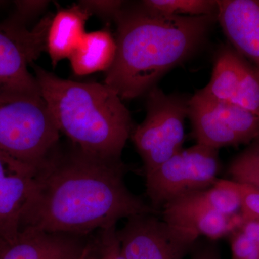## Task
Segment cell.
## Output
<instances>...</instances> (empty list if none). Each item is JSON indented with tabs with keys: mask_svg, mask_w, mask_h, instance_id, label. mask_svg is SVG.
Wrapping results in <instances>:
<instances>
[{
	"mask_svg": "<svg viewBox=\"0 0 259 259\" xmlns=\"http://www.w3.org/2000/svg\"><path fill=\"white\" fill-rule=\"evenodd\" d=\"M129 171L122 160L91 156L72 145L63 150L59 145L35 173L20 230L89 238L123 218L157 214L127 188L125 176Z\"/></svg>",
	"mask_w": 259,
	"mask_h": 259,
	"instance_id": "obj_1",
	"label": "cell"
},
{
	"mask_svg": "<svg viewBox=\"0 0 259 259\" xmlns=\"http://www.w3.org/2000/svg\"><path fill=\"white\" fill-rule=\"evenodd\" d=\"M217 15L172 16L142 5L115 19L117 51L104 83L121 100L146 95L168 71L202 48Z\"/></svg>",
	"mask_w": 259,
	"mask_h": 259,
	"instance_id": "obj_2",
	"label": "cell"
},
{
	"mask_svg": "<svg viewBox=\"0 0 259 259\" xmlns=\"http://www.w3.org/2000/svg\"><path fill=\"white\" fill-rule=\"evenodd\" d=\"M40 95L58 129L83 153L121 160L133 130L131 113L105 83L61 79L35 67Z\"/></svg>",
	"mask_w": 259,
	"mask_h": 259,
	"instance_id": "obj_3",
	"label": "cell"
},
{
	"mask_svg": "<svg viewBox=\"0 0 259 259\" xmlns=\"http://www.w3.org/2000/svg\"><path fill=\"white\" fill-rule=\"evenodd\" d=\"M60 134L41 95L0 101V151L35 171L59 147Z\"/></svg>",
	"mask_w": 259,
	"mask_h": 259,
	"instance_id": "obj_4",
	"label": "cell"
},
{
	"mask_svg": "<svg viewBox=\"0 0 259 259\" xmlns=\"http://www.w3.org/2000/svg\"><path fill=\"white\" fill-rule=\"evenodd\" d=\"M146 95V118L131 136L142 159L144 176L183 149L190 100L182 95H166L157 87Z\"/></svg>",
	"mask_w": 259,
	"mask_h": 259,
	"instance_id": "obj_5",
	"label": "cell"
},
{
	"mask_svg": "<svg viewBox=\"0 0 259 259\" xmlns=\"http://www.w3.org/2000/svg\"><path fill=\"white\" fill-rule=\"evenodd\" d=\"M221 168L218 149L199 144L182 149L145 176L151 207L161 212L172 201L212 187Z\"/></svg>",
	"mask_w": 259,
	"mask_h": 259,
	"instance_id": "obj_6",
	"label": "cell"
},
{
	"mask_svg": "<svg viewBox=\"0 0 259 259\" xmlns=\"http://www.w3.org/2000/svg\"><path fill=\"white\" fill-rule=\"evenodd\" d=\"M52 14L31 29L12 18L0 23V101L40 95L28 65L46 51V37Z\"/></svg>",
	"mask_w": 259,
	"mask_h": 259,
	"instance_id": "obj_7",
	"label": "cell"
},
{
	"mask_svg": "<svg viewBox=\"0 0 259 259\" xmlns=\"http://www.w3.org/2000/svg\"><path fill=\"white\" fill-rule=\"evenodd\" d=\"M188 117L197 144L219 148L250 144L259 137V116L232 102L197 92L189 100Z\"/></svg>",
	"mask_w": 259,
	"mask_h": 259,
	"instance_id": "obj_8",
	"label": "cell"
},
{
	"mask_svg": "<svg viewBox=\"0 0 259 259\" xmlns=\"http://www.w3.org/2000/svg\"><path fill=\"white\" fill-rule=\"evenodd\" d=\"M117 235L126 259H184L199 238L156 214L127 218L122 228L117 230Z\"/></svg>",
	"mask_w": 259,
	"mask_h": 259,
	"instance_id": "obj_9",
	"label": "cell"
},
{
	"mask_svg": "<svg viewBox=\"0 0 259 259\" xmlns=\"http://www.w3.org/2000/svg\"><path fill=\"white\" fill-rule=\"evenodd\" d=\"M36 171L0 151V238L11 241L20 232L22 214Z\"/></svg>",
	"mask_w": 259,
	"mask_h": 259,
	"instance_id": "obj_10",
	"label": "cell"
},
{
	"mask_svg": "<svg viewBox=\"0 0 259 259\" xmlns=\"http://www.w3.org/2000/svg\"><path fill=\"white\" fill-rule=\"evenodd\" d=\"M88 239L23 228L11 241L0 238V259H79Z\"/></svg>",
	"mask_w": 259,
	"mask_h": 259,
	"instance_id": "obj_11",
	"label": "cell"
},
{
	"mask_svg": "<svg viewBox=\"0 0 259 259\" xmlns=\"http://www.w3.org/2000/svg\"><path fill=\"white\" fill-rule=\"evenodd\" d=\"M217 3V20L232 47L259 71V0Z\"/></svg>",
	"mask_w": 259,
	"mask_h": 259,
	"instance_id": "obj_12",
	"label": "cell"
},
{
	"mask_svg": "<svg viewBox=\"0 0 259 259\" xmlns=\"http://www.w3.org/2000/svg\"><path fill=\"white\" fill-rule=\"evenodd\" d=\"M205 211L227 215L242 214L241 193L238 183L219 179L208 189L187 194L166 204L161 214L162 219L166 221L190 213Z\"/></svg>",
	"mask_w": 259,
	"mask_h": 259,
	"instance_id": "obj_13",
	"label": "cell"
},
{
	"mask_svg": "<svg viewBox=\"0 0 259 259\" xmlns=\"http://www.w3.org/2000/svg\"><path fill=\"white\" fill-rule=\"evenodd\" d=\"M91 15L79 3L61 8L52 15L46 37V51L54 67L63 59H69L79 45Z\"/></svg>",
	"mask_w": 259,
	"mask_h": 259,
	"instance_id": "obj_14",
	"label": "cell"
},
{
	"mask_svg": "<svg viewBox=\"0 0 259 259\" xmlns=\"http://www.w3.org/2000/svg\"><path fill=\"white\" fill-rule=\"evenodd\" d=\"M117 51L115 37L107 29L86 32L69 58L71 69L77 76L107 72Z\"/></svg>",
	"mask_w": 259,
	"mask_h": 259,
	"instance_id": "obj_15",
	"label": "cell"
},
{
	"mask_svg": "<svg viewBox=\"0 0 259 259\" xmlns=\"http://www.w3.org/2000/svg\"><path fill=\"white\" fill-rule=\"evenodd\" d=\"M245 60L232 47L220 48L210 81L199 93L211 100L233 103L241 86Z\"/></svg>",
	"mask_w": 259,
	"mask_h": 259,
	"instance_id": "obj_16",
	"label": "cell"
},
{
	"mask_svg": "<svg viewBox=\"0 0 259 259\" xmlns=\"http://www.w3.org/2000/svg\"><path fill=\"white\" fill-rule=\"evenodd\" d=\"M243 221L242 214L227 215L205 211L190 213L164 221L192 232L197 237L204 236L214 241L229 236L232 232L239 228Z\"/></svg>",
	"mask_w": 259,
	"mask_h": 259,
	"instance_id": "obj_17",
	"label": "cell"
},
{
	"mask_svg": "<svg viewBox=\"0 0 259 259\" xmlns=\"http://www.w3.org/2000/svg\"><path fill=\"white\" fill-rule=\"evenodd\" d=\"M153 13L172 16H204L218 14L217 0H145L141 3Z\"/></svg>",
	"mask_w": 259,
	"mask_h": 259,
	"instance_id": "obj_18",
	"label": "cell"
},
{
	"mask_svg": "<svg viewBox=\"0 0 259 259\" xmlns=\"http://www.w3.org/2000/svg\"><path fill=\"white\" fill-rule=\"evenodd\" d=\"M228 173L233 182L259 190V137L232 161Z\"/></svg>",
	"mask_w": 259,
	"mask_h": 259,
	"instance_id": "obj_19",
	"label": "cell"
},
{
	"mask_svg": "<svg viewBox=\"0 0 259 259\" xmlns=\"http://www.w3.org/2000/svg\"><path fill=\"white\" fill-rule=\"evenodd\" d=\"M117 228L112 226L97 232L96 236L89 237L88 247L91 259H126L121 250Z\"/></svg>",
	"mask_w": 259,
	"mask_h": 259,
	"instance_id": "obj_20",
	"label": "cell"
},
{
	"mask_svg": "<svg viewBox=\"0 0 259 259\" xmlns=\"http://www.w3.org/2000/svg\"><path fill=\"white\" fill-rule=\"evenodd\" d=\"M231 259H259V248L254 240L238 228L228 236Z\"/></svg>",
	"mask_w": 259,
	"mask_h": 259,
	"instance_id": "obj_21",
	"label": "cell"
},
{
	"mask_svg": "<svg viewBox=\"0 0 259 259\" xmlns=\"http://www.w3.org/2000/svg\"><path fill=\"white\" fill-rule=\"evenodd\" d=\"M79 4L89 10L91 15H97L104 18H112L115 20L124 8V2L117 0L97 1L88 0L80 1Z\"/></svg>",
	"mask_w": 259,
	"mask_h": 259,
	"instance_id": "obj_22",
	"label": "cell"
},
{
	"mask_svg": "<svg viewBox=\"0 0 259 259\" xmlns=\"http://www.w3.org/2000/svg\"><path fill=\"white\" fill-rule=\"evenodd\" d=\"M48 1H16V10L11 17L13 20L26 25L30 19L40 14L47 8Z\"/></svg>",
	"mask_w": 259,
	"mask_h": 259,
	"instance_id": "obj_23",
	"label": "cell"
},
{
	"mask_svg": "<svg viewBox=\"0 0 259 259\" xmlns=\"http://www.w3.org/2000/svg\"><path fill=\"white\" fill-rule=\"evenodd\" d=\"M239 185L242 198V214L245 218H259V190Z\"/></svg>",
	"mask_w": 259,
	"mask_h": 259,
	"instance_id": "obj_24",
	"label": "cell"
},
{
	"mask_svg": "<svg viewBox=\"0 0 259 259\" xmlns=\"http://www.w3.org/2000/svg\"><path fill=\"white\" fill-rule=\"evenodd\" d=\"M192 250L193 254L191 259H221L217 245L214 243H207L197 248L195 245Z\"/></svg>",
	"mask_w": 259,
	"mask_h": 259,
	"instance_id": "obj_25",
	"label": "cell"
},
{
	"mask_svg": "<svg viewBox=\"0 0 259 259\" xmlns=\"http://www.w3.org/2000/svg\"><path fill=\"white\" fill-rule=\"evenodd\" d=\"M240 228L254 240L259 248V218H243Z\"/></svg>",
	"mask_w": 259,
	"mask_h": 259,
	"instance_id": "obj_26",
	"label": "cell"
},
{
	"mask_svg": "<svg viewBox=\"0 0 259 259\" xmlns=\"http://www.w3.org/2000/svg\"><path fill=\"white\" fill-rule=\"evenodd\" d=\"M3 3V2H0V5H1L2 3Z\"/></svg>",
	"mask_w": 259,
	"mask_h": 259,
	"instance_id": "obj_27",
	"label": "cell"
}]
</instances>
